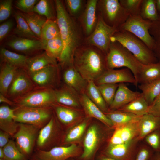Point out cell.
<instances>
[{
    "mask_svg": "<svg viewBox=\"0 0 160 160\" xmlns=\"http://www.w3.org/2000/svg\"><path fill=\"white\" fill-rule=\"evenodd\" d=\"M0 159H5L3 148H0Z\"/></svg>",
    "mask_w": 160,
    "mask_h": 160,
    "instance_id": "cell-59",
    "label": "cell"
},
{
    "mask_svg": "<svg viewBox=\"0 0 160 160\" xmlns=\"http://www.w3.org/2000/svg\"><path fill=\"white\" fill-rule=\"evenodd\" d=\"M118 30V28L107 24L100 14L95 27L87 37L86 41L89 45L96 47L106 55L111 43V38Z\"/></svg>",
    "mask_w": 160,
    "mask_h": 160,
    "instance_id": "cell-8",
    "label": "cell"
},
{
    "mask_svg": "<svg viewBox=\"0 0 160 160\" xmlns=\"http://www.w3.org/2000/svg\"><path fill=\"white\" fill-rule=\"evenodd\" d=\"M148 113L160 117V93L149 106Z\"/></svg>",
    "mask_w": 160,
    "mask_h": 160,
    "instance_id": "cell-53",
    "label": "cell"
},
{
    "mask_svg": "<svg viewBox=\"0 0 160 160\" xmlns=\"http://www.w3.org/2000/svg\"><path fill=\"white\" fill-rule=\"evenodd\" d=\"M19 68L3 63L0 72V93L7 97L8 89Z\"/></svg>",
    "mask_w": 160,
    "mask_h": 160,
    "instance_id": "cell-29",
    "label": "cell"
},
{
    "mask_svg": "<svg viewBox=\"0 0 160 160\" xmlns=\"http://www.w3.org/2000/svg\"><path fill=\"white\" fill-rule=\"evenodd\" d=\"M106 59L108 69L125 67L129 69L137 85V80L143 64L126 48L117 41L111 42Z\"/></svg>",
    "mask_w": 160,
    "mask_h": 160,
    "instance_id": "cell-4",
    "label": "cell"
},
{
    "mask_svg": "<svg viewBox=\"0 0 160 160\" xmlns=\"http://www.w3.org/2000/svg\"><path fill=\"white\" fill-rule=\"evenodd\" d=\"M156 9L158 13H160V0H155Z\"/></svg>",
    "mask_w": 160,
    "mask_h": 160,
    "instance_id": "cell-58",
    "label": "cell"
},
{
    "mask_svg": "<svg viewBox=\"0 0 160 160\" xmlns=\"http://www.w3.org/2000/svg\"><path fill=\"white\" fill-rule=\"evenodd\" d=\"M0 160H8L6 159H0Z\"/></svg>",
    "mask_w": 160,
    "mask_h": 160,
    "instance_id": "cell-60",
    "label": "cell"
},
{
    "mask_svg": "<svg viewBox=\"0 0 160 160\" xmlns=\"http://www.w3.org/2000/svg\"><path fill=\"white\" fill-rule=\"evenodd\" d=\"M139 126L137 139L140 141L149 133L160 129V117L148 113L141 117L139 121Z\"/></svg>",
    "mask_w": 160,
    "mask_h": 160,
    "instance_id": "cell-27",
    "label": "cell"
},
{
    "mask_svg": "<svg viewBox=\"0 0 160 160\" xmlns=\"http://www.w3.org/2000/svg\"><path fill=\"white\" fill-rule=\"evenodd\" d=\"M57 22L63 44V49L59 59L63 65L73 63L76 49L79 47L81 40L80 30L75 20L66 11L62 2L55 1Z\"/></svg>",
    "mask_w": 160,
    "mask_h": 160,
    "instance_id": "cell-1",
    "label": "cell"
},
{
    "mask_svg": "<svg viewBox=\"0 0 160 160\" xmlns=\"http://www.w3.org/2000/svg\"><path fill=\"white\" fill-rule=\"evenodd\" d=\"M54 92L57 103L73 108H78L81 106L79 94L66 85L54 89Z\"/></svg>",
    "mask_w": 160,
    "mask_h": 160,
    "instance_id": "cell-22",
    "label": "cell"
},
{
    "mask_svg": "<svg viewBox=\"0 0 160 160\" xmlns=\"http://www.w3.org/2000/svg\"><path fill=\"white\" fill-rule=\"evenodd\" d=\"M138 87L149 106L160 93V79L151 82L140 84Z\"/></svg>",
    "mask_w": 160,
    "mask_h": 160,
    "instance_id": "cell-35",
    "label": "cell"
},
{
    "mask_svg": "<svg viewBox=\"0 0 160 160\" xmlns=\"http://www.w3.org/2000/svg\"><path fill=\"white\" fill-rule=\"evenodd\" d=\"M58 124L53 116L39 132L36 142V149L48 151L53 148L58 132Z\"/></svg>",
    "mask_w": 160,
    "mask_h": 160,
    "instance_id": "cell-14",
    "label": "cell"
},
{
    "mask_svg": "<svg viewBox=\"0 0 160 160\" xmlns=\"http://www.w3.org/2000/svg\"><path fill=\"white\" fill-rule=\"evenodd\" d=\"M81 105L87 116L95 118L105 126L113 128L111 121L105 114L88 97L85 92L79 95Z\"/></svg>",
    "mask_w": 160,
    "mask_h": 160,
    "instance_id": "cell-21",
    "label": "cell"
},
{
    "mask_svg": "<svg viewBox=\"0 0 160 160\" xmlns=\"http://www.w3.org/2000/svg\"><path fill=\"white\" fill-rule=\"evenodd\" d=\"M152 22L143 19L140 15H130L118 28L128 31L141 39L152 51L154 41L149 32Z\"/></svg>",
    "mask_w": 160,
    "mask_h": 160,
    "instance_id": "cell-9",
    "label": "cell"
},
{
    "mask_svg": "<svg viewBox=\"0 0 160 160\" xmlns=\"http://www.w3.org/2000/svg\"><path fill=\"white\" fill-rule=\"evenodd\" d=\"M36 88L25 69L19 68L8 89L7 97L13 101Z\"/></svg>",
    "mask_w": 160,
    "mask_h": 160,
    "instance_id": "cell-11",
    "label": "cell"
},
{
    "mask_svg": "<svg viewBox=\"0 0 160 160\" xmlns=\"http://www.w3.org/2000/svg\"><path fill=\"white\" fill-rule=\"evenodd\" d=\"M139 121L114 128L109 139V143L119 144L137 139L139 133Z\"/></svg>",
    "mask_w": 160,
    "mask_h": 160,
    "instance_id": "cell-17",
    "label": "cell"
},
{
    "mask_svg": "<svg viewBox=\"0 0 160 160\" xmlns=\"http://www.w3.org/2000/svg\"><path fill=\"white\" fill-rule=\"evenodd\" d=\"M42 41L44 49L47 53L52 57L59 60L63 49V42L60 35L49 40Z\"/></svg>",
    "mask_w": 160,
    "mask_h": 160,
    "instance_id": "cell-37",
    "label": "cell"
},
{
    "mask_svg": "<svg viewBox=\"0 0 160 160\" xmlns=\"http://www.w3.org/2000/svg\"><path fill=\"white\" fill-rule=\"evenodd\" d=\"M143 140L154 152H160V129L149 133Z\"/></svg>",
    "mask_w": 160,
    "mask_h": 160,
    "instance_id": "cell-47",
    "label": "cell"
},
{
    "mask_svg": "<svg viewBox=\"0 0 160 160\" xmlns=\"http://www.w3.org/2000/svg\"><path fill=\"white\" fill-rule=\"evenodd\" d=\"M94 82L97 85L104 84L128 82L137 86L133 74L129 69L127 68L119 70L108 68Z\"/></svg>",
    "mask_w": 160,
    "mask_h": 160,
    "instance_id": "cell-16",
    "label": "cell"
},
{
    "mask_svg": "<svg viewBox=\"0 0 160 160\" xmlns=\"http://www.w3.org/2000/svg\"><path fill=\"white\" fill-rule=\"evenodd\" d=\"M6 44L15 50L24 53L44 49V44L41 40L20 37L9 40Z\"/></svg>",
    "mask_w": 160,
    "mask_h": 160,
    "instance_id": "cell-24",
    "label": "cell"
},
{
    "mask_svg": "<svg viewBox=\"0 0 160 160\" xmlns=\"http://www.w3.org/2000/svg\"><path fill=\"white\" fill-rule=\"evenodd\" d=\"M85 93L89 99L105 113L109 111L97 85L94 81H88Z\"/></svg>",
    "mask_w": 160,
    "mask_h": 160,
    "instance_id": "cell-32",
    "label": "cell"
},
{
    "mask_svg": "<svg viewBox=\"0 0 160 160\" xmlns=\"http://www.w3.org/2000/svg\"><path fill=\"white\" fill-rule=\"evenodd\" d=\"M69 65L64 71L63 75L66 85L79 95L85 92L88 81L75 69L73 63Z\"/></svg>",
    "mask_w": 160,
    "mask_h": 160,
    "instance_id": "cell-19",
    "label": "cell"
},
{
    "mask_svg": "<svg viewBox=\"0 0 160 160\" xmlns=\"http://www.w3.org/2000/svg\"><path fill=\"white\" fill-rule=\"evenodd\" d=\"M97 0L87 1L82 17V24L84 32L89 36L94 30L97 21L96 9L98 4Z\"/></svg>",
    "mask_w": 160,
    "mask_h": 160,
    "instance_id": "cell-25",
    "label": "cell"
},
{
    "mask_svg": "<svg viewBox=\"0 0 160 160\" xmlns=\"http://www.w3.org/2000/svg\"><path fill=\"white\" fill-rule=\"evenodd\" d=\"M0 57L2 63H5L19 68L25 69L28 58L25 56L12 52L4 48L0 51Z\"/></svg>",
    "mask_w": 160,
    "mask_h": 160,
    "instance_id": "cell-33",
    "label": "cell"
},
{
    "mask_svg": "<svg viewBox=\"0 0 160 160\" xmlns=\"http://www.w3.org/2000/svg\"><path fill=\"white\" fill-rule=\"evenodd\" d=\"M36 0H18L16 1L15 6L24 13L33 12V9L38 2Z\"/></svg>",
    "mask_w": 160,
    "mask_h": 160,
    "instance_id": "cell-49",
    "label": "cell"
},
{
    "mask_svg": "<svg viewBox=\"0 0 160 160\" xmlns=\"http://www.w3.org/2000/svg\"><path fill=\"white\" fill-rule=\"evenodd\" d=\"M10 135L7 133L0 130V148H3L9 141Z\"/></svg>",
    "mask_w": 160,
    "mask_h": 160,
    "instance_id": "cell-54",
    "label": "cell"
},
{
    "mask_svg": "<svg viewBox=\"0 0 160 160\" xmlns=\"http://www.w3.org/2000/svg\"><path fill=\"white\" fill-rule=\"evenodd\" d=\"M65 2L69 12L72 15L78 14L83 6V1L81 0H66Z\"/></svg>",
    "mask_w": 160,
    "mask_h": 160,
    "instance_id": "cell-51",
    "label": "cell"
},
{
    "mask_svg": "<svg viewBox=\"0 0 160 160\" xmlns=\"http://www.w3.org/2000/svg\"><path fill=\"white\" fill-rule=\"evenodd\" d=\"M98 160H117L112 158L104 154L101 155L99 158Z\"/></svg>",
    "mask_w": 160,
    "mask_h": 160,
    "instance_id": "cell-57",
    "label": "cell"
},
{
    "mask_svg": "<svg viewBox=\"0 0 160 160\" xmlns=\"http://www.w3.org/2000/svg\"><path fill=\"white\" fill-rule=\"evenodd\" d=\"M149 107V105L142 94L140 96L117 110L142 116L148 113Z\"/></svg>",
    "mask_w": 160,
    "mask_h": 160,
    "instance_id": "cell-34",
    "label": "cell"
},
{
    "mask_svg": "<svg viewBox=\"0 0 160 160\" xmlns=\"http://www.w3.org/2000/svg\"><path fill=\"white\" fill-rule=\"evenodd\" d=\"M40 129L33 125L19 123L17 131L13 136L20 151L30 160Z\"/></svg>",
    "mask_w": 160,
    "mask_h": 160,
    "instance_id": "cell-7",
    "label": "cell"
},
{
    "mask_svg": "<svg viewBox=\"0 0 160 160\" xmlns=\"http://www.w3.org/2000/svg\"><path fill=\"white\" fill-rule=\"evenodd\" d=\"M160 79V62L143 65L138 75L137 83H147Z\"/></svg>",
    "mask_w": 160,
    "mask_h": 160,
    "instance_id": "cell-30",
    "label": "cell"
},
{
    "mask_svg": "<svg viewBox=\"0 0 160 160\" xmlns=\"http://www.w3.org/2000/svg\"><path fill=\"white\" fill-rule=\"evenodd\" d=\"M21 13L31 31L41 39V30L46 20L33 12Z\"/></svg>",
    "mask_w": 160,
    "mask_h": 160,
    "instance_id": "cell-39",
    "label": "cell"
},
{
    "mask_svg": "<svg viewBox=\"0 0 160 160\" xmlns=\"http://www.w3.org/2000/svg\"><path fill=\"white\" fill-rule=\"evenodd\" d=\"M15 120L18 123L30 124L40 129L49 121L53 116V108L15 107Z\"/></svg>",
    "mask_w": 160,
    "mask_h": 160,
    "instance_id": "cell-5",
    "label": "cell"
},
{
    "mask_svg": "<svg viewBox=\"0 0 160 160\" xmlns=\"http://www.w3.org/2000/svg\"><path fill=\"white\" fill-rule=\"evenodd\" d=\"M141 95V93L130 90L125 83H119L113 101L109 107V110H118Z\"/></svg>",
    "mask_w": 160,
    "mask_h": 160,
    "instance_id": "cell-20",
    "label": "cell"
},
{
    "mask_svg": "<svg viewBox=\"0 0 160 160\" xmlns=\"http://www.w3.org/2000/svg\"><path fill=\"white\" fill-rule=\"evenodd\" d=\"M59 120L65 125H68L74 122L80 116V113L73 108L56 103L53 106Z\"/></svg>",
    "mask_w": 160,
    "mask_h": 160,
    "instance_id": "cell-31",
    "label": "cell"
},
{
    "mask_svg": "<svg viewBox=\"0 0 160 160\" xmlns=\"http://www.w3.org/2000/svg\"><path fill=\"white\" fill-rule=\"evenodd\" d=\"M15 108L12 109L7 105L0 107V129L12 137L17 131L19 124L15 120Z\"/></svg>",
    "mask_w": 160,
    "mask_h": 160,
    "instance_id": "cell-23",
    "label": "cell"
},
{
    "mask_svg": "<svg viewBox=\"0 0 160 160\" xmlns=\"http://www.w3.org/2000/svg\"><path fill=\"white\" fill-rule=\"evenodd\" d=\"M29 75L37 88L53 89L58 80V68L57 65H50Z\"/></svg>",
    "mask_w": 160,
    "mask_h": 160,
    "instance_id": "cell-15",
    "label": "cell"
},
{
    "mask_svg": "<svg viewBox=\"0 0 160 160\" xmlns=\"http://www.w3.org/2000/svg\"><path fill=\"white\" fill-rule=\"evenodd\" d=\"M14 23L11 20H9L3 23L0 25V41H1L12 29Z\"/></svg>",
    "mask_w": 160,
    "mask_h": 160,
    "instance_id": "cell-52",
    "label": "cell"
},
{
    "mask_svg": "<svg viewBox=\"0 0 160 160\" xmlns=\"http://www.w3.org/2000/svg\"><path fill=\"white\" fill-rule=\"evenodd\" d=\"M118 84H104L97 85L108 108L113 101Z\"/></svg>",
    "mask_w": 160,
    "mask_h": 160,
    "instance_id": "cell-43",
    "label": "cell"
},
{
    "mask_svg": "<svg viewBox=\"0 0 160 160\" xmlns=\"http://www.w3.org/2000/svg\"><path fill=\"white\" fill-rule=\"evenodd\" d=\"M60 35V30L57 21L47 20L41 30V40L46 41Z\"/></svg>",
    "mask_w": 160,
    "mask_h": 160,
    "instance_id": "cell-40",
    "label": "cell"
},
{
    "mask_svg": "<svg viewBox=\"0 0 160 160\" xmlns=\"http://www.w3.org/2000/svg\"><path fill=\"white\" fill-rule=\"evenodd\" d=\"M154 152L153 150L145 143L139 145L133 160H149Z\"/></svg>",
    "mask_w": 160,
    "mask_h": 160,
    "instance_id": "cell-48",
    "label": "cell"
},
{
    "mask_svg": "<svg viewBox=\"0 0 160 160\" xmlns=\"http://www.w3.org/2000/svg\"><path fill=\"white\" fill-rule=\"evenodd\" d=\"M143 0H120L119 2L124 9L130 15H140Z\"/></svg>",
    "mask_w": 160,
    "mask_h": 160,
    "instance_id": "cell-46",
    "label": "cell"
},
{
    "mask_svg": "<svg viewBox=\"0 0 160 160\" xmlns=\"http://www.w3.org/2000/svg\"><path fill=\"white\" fill-rule=\"evenodd\" d=\"M149 160H160V152H154Z\"/></svg>",
    "mask_w": 160,
    "mask_h": 160,
    "instance_id": "cell-56",
    "label": "cell"
},
{
    "mask_svg": "<svg viewBox=\"0 0 160 160\" xmlns=\"http://www.w3.org/2000/svg\"><path fill=\"white\" fill-rule=\"evenodd\" d=\"M12 0H5L0 3V22H1L7 19L12 12Z\"/></svg>",
    "mask_w": 160,
    "mask_h": 160,
    "instance_id": "cell-50",
    "label": "cell"
},
{
    "mask_svg": "<svg viewBox=\"0 0 160 160\" xmlns=\"http://www.w3.org/2000/svg\"><path fill=\"white\" fill-rule=\"evenodd\" d=\"M3 149L5 159L8 160H30L20 151L12 140H10Z\"/></svg>",
    "mask_w": 160,
    "mask_h": 160,
    "instance_id": "cell-42",
    "label": "cell"
},
{
    "mask_svg": "<svg viewBox=\"0 0 160 160\" xmlns=\"http://www.w3.org/2000/svg\"><path fill=\"white\" fill-rule=\"evenodd\" d=\"M0 103H5L10 106H15L16 107V104L13 101L1 93H0Z\"/></svg>",
    "mask_w": 160,
    "mask_h": 160,
    "instance_id": "cell-55",
    "label": "cell"
},
{
    "mask_svg": "<svg viewBox=\"0 0 160 160\" xmlns=\"http://www.w3.org/2000/svg\"><path fill=\"white\" fill-rule=\"evenodd\" d=\"M105 114L113 124L114 129L124 125L139 121L142 116L119 110H109Z\"/></svg>",
    "mask_w": 160,
    "mask_h": 160,
    "instance_id": "cell-28",
    "label": "cell"
},
{
    "mask_svg": "<svg viewBox=\"0 0 160 160\" xmlns=\"http://www.w3.org/2000/svg\"><path fill=\"white\" fill-rule=\"evenodd\" d=\"M51 65H57L56 59L45 52L35 56L28 58L25 70L29 75Z\"/></svg>",
    "mask_w": 160,
    "mask_h": 160,
    "instance_id": "cell-26",
    "label": "cell"
},
{
    "mask_svg": "<svg viewBox=\"0 0 160 160\" xmlns=\"http://www.w3.org/2000/svg\"><path fill=\"white\" fill-rule=\"evenodd\" d=\"M140 16L144 19L151 22L156 21L159 17L155 0H143Z\"/></svg>",
    "mask_w": 160,
    "mask_h": 160,
    "instance_id": "cell-38",
    "label": "cell"
},
{
    "mask_svg": "<svg viewBox=\"0 0 160 160\" xmlns=\"http://www.w3.org/2000/svg\"><path fill=\"white\" fill-rule=\"evenodd\" d=\"M14 17L17 25L14 31V34L22 38L32 39L39 38L31 31L21 13H16Z\"/></svg>",
    "mask_w": 160,
    "mask_h": 160,
    "instance_id": "cell-36",
    "label": "cell"
},
{
    "mask_svg": "<svg viewBox=\"0 0 160 160\" xmlns=\"http://www.w3.org/2000/svg\"><path fill=\"white\" fill-rule=\"evenodd\" d=\"M106 56L98 48L79 47L74 53L73 64L84 79L94 82L108 69Z\"/></svg>",
    "mask_w": 160,
    "mask_h": 160,
    "instance_id": "cell-2",
    "label": "cell"
},
{
    "mask_svg": "<svg viewBox=\"0 0 160 160\" xmlns=\"http://www.w3.org/2000/svg\"><path fill=\"white\" fill-rule=\"evenodd\" d=\"M158 13V19L155 21L152 22L149 32L154 41L153 52L158 62H160V13Z\"/></svg>",
    "mask_w": 160,
    "mask_h": 160,
    "instance_id": "cell-41",
    "label": "cell"
},
{
    "mask_svg": "<svg viewBox=\"0 0 160 160\" xmlns=\"http://www.w3.org/2000/svg\"><path fill=\"white\" fill-rule=\"evenodd\" d=\"M87 125V122L84 121L71 129L65 136L63 143H70L77 140L83 135Z\"/></svg>",
    "mask_w": 160,
    "mask_h": 160,
    "instance_id": "cell-44",
    "label": "cell"
},
{
    "mask_svg": "<svg viewBox=\"0 0 160 160\" xmlns=\"http://www.w3.org/2000/svg\"><path fill=\"white\" fill-rule=\"evenodd\" d=\"M103 135L97 126L93 124L90 126L84 139L82 158L87 159L91 157L100 141L103 140Z\"/></svg>",
    "mask_w": 160,
    "mask_h": 160,
    "instance_id": "cell-18",
    "label": "cell"
},
{
    "mask_svg": "<svg viewBox=\"0 0 160 160\" xmlns=\"http://www.w3.org/2000/svg\"><path fill=\"white\" fill-rule=\"evenodd\" d=\"M79 149L75 144L67 146H55L45 151L36 149L30 160H66L77 156Z\"/></svg>",
    "mask_w": 160,
    "mask_h": 160,
    "instance_id": "cell-12",
    "label": "cell"
},
{
    "mask_svg": "<svg viewBox=\"0 0 160 160\" xmlns=\"http://www.w3.org/2000/svg\"><path fill=\"white\" fill-rule=\"evenodd\" d=\"M100 14L108 25L119 28L127 20L129 15L118 0H102L99 1Z\"/></svg>",
    "mask_w": 160,
    "mask_h": 160,
    "instance_id": "cell-10",
    "label": "cell"
},
{
    "mask_svg": "<svg viewBox=\"0 0 160 160\" xmlns=\"http://www.w3.org/2000/svg\"><path fill=\"white\" fill-rule=\"evenodd\" d=\"M13 101L16 104V107L52 108L57 103L54 89L37 88Z\"/></svg>",
    "mask_w": 160,
    "mask_h": 160,
    "instance_id": "cell-6",
    "label": "cell"
},
{
    "mask_svg": "<svg viewBox=\"0 0 160 160\" xmlns=\"http://www.w3.org/2000/svg\"><path fill=\"white\" fill-rule=\"evenodd\" d=\"M33 12L45 16L47 20H52L54 16L51 3L47 0H41L38 1L35 6Z\"/></svg>",
    "mask_w": 160,
    "mask_h": 160,
    "instance_id": "cell-45",
    "label": "cell"
},
{
    "mask_svg": "<svg viewBox=\"0 0 160 160\" xmlns=\"http://www.w3.org/2000/svg\"><path fill=\"white\" fill-rule=\"evenodd\" d=\"M111 41L121 44L143 65L158 62L153 52L141 39L128 31L118 28Z\"/></svg>",
    "mask_w": 160,
    "mask_h": 160,
    "instance_id": "cell-3",
    "label": "cell"
},
{
    "mask_svg": "<svg viewBox=\"0 0 160 160\" xmlns=\"http://www.w3.org/2000/svg\"><path fill=\"white\" fill-rule=\"evenodd\" d=\"M137 138L117 144L108 143L103 154L117 160H133L137 152L139 143Z\"/></svg>",
    "mask_w": 160,
    "mask_h": 160,
    "instance_id": "cell-13",
    "label": "cell"
}]
</instances>
